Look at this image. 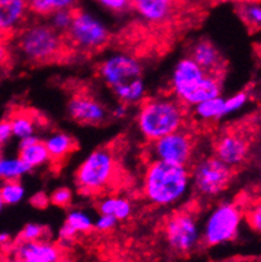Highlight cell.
I'll list each match as a JSON object with an SVG mask.
<instances>
[{
    "label": "cell",
    "instance_id": "7a4b0ae2",
    "mask_svg": "<svg viewBox=\"0 0 261 262\" xmlns=\"http://www.w3.org/2000/svg\"><path fill=\"white\" fill-rule=\"evenodd\" d=\"M100 79L119 103L136 104L145 99L146 86L140 61L127 53H116L102 61L98 69Z\"/></svg>",
    "mask_w": 261,
    "mask_h": 262
},
{
    "label": "cell",
    "instance_id": "b9f144b4",
    "mask_svg": "<svg viewBox=\"0 0 261 262\" xmlns=\"http://www.w3.org/2000/svg\"><path fill=\"white\" fill-rule=\"evenodd\" d=\"M56 262H71V261H70V260H68V258H62V257H60V258H58V260L56 261Z\"/></svg>",
    "mask_w": 261,
    "mask_h": 262
},
{
    "label": "cell",
    "instance_id": "3957f363",
    "mask_svg": "<svg viewBox=\"0 0 261 262\" xmlns=\"http://www.w3.org/2000/svg\"><path fill=\"white\" fill-rule=\"evenodd\" d=\"M141 103L137 125L148 142L177 132L185 125V105L174 96L143 99Z\"/></svg>",
    "mask_w": 261,
    "mask_h": 262
},
{
    "label": "cell",
    "instance_id": "f6af8a7d",
    "mask_svg": "<svg viewBox=\"0 0 261 262\" xmlns=\"http://www.w3.org/2000/svg\"><path fill=\"white\" fill-rule=\"evenodd\" d=\"M15 262H27V261H19V260H15Z\"/></svg>",
    "mask_w": 261,
    "mask_h": 262
},
{
    "label": "cell",
    "instance_id": "44dd1931",
    "mask_svg": "<svg viewBox=\"0 0 261 262\" xmlns=\"http://www.w3.org/2000/svg\"><path fill=\"white\" fill-rule=\"evenodd\" d=\"M100 214L113 215L117 221H124L132 213V205L127 199L118 196H106L98 204Z\"/></svg>",
    "mask_w": 261,
    "mask_h": 262
},
{
    "label": "cell",
    "instance_id": "e575fe53",
    "mask_svg": "<svg viewBox=\"0 0 261 262\" xmlns=\"http://www.w3.org/2000/svg\"><path fill=\"white\" fill-rule=\"evenodd\" d=\"M13 137L12 127L8 119L0 120V147L4 146Z\"/></svg>",
    "mask_w": 261,
    "mask_h": 262
},
{
    "label": "cell",
    "instance_id": "4dcf8cb0",
    "mask_svg": "<svg viewBox=\"0 0 261 262\" xmlns=\"http://www.w3.org/2000/svg\"><path fill=\"white\" fill-rule=\"evenodd\" d=\"M50 202L56 207H69L73 202V192L68 188H58L50 195Z\"/></svg>",
    "mask_w": 261,
    "mask_h": 262
},
{
    "label": "cell",
    "instance_id": "6da1fadb",
    "mask_svg": "<svg viewBox=\"0 0 261 262\" xmlns=\"http://www.w3.org/2000/svg\"><path fill=\"white\" fill-rule=\"evenodd\" d=\"M191 185L190 168L154 160L143 178V196L156 207H169L183 199Z\"/></svg>",
    "mask_w": 261,
    "mask_h": 262
},
{
    "label": "cell",
    "instance_id": "ffe728a7",
    "mask_svg": "<svg viewBox=\"0 0 261 262\" xmlns=\"http://www.w3.org/2000/svg\"><path fill=\"white\" fill-rule=\"evenodd\" d=\"M193 114L201 122H214L225 118V99L222 96L202 101L193 106Z\"/></svg>",
    "mask_w": 261,
    "mask_h": 262
},
{
    "label": "cell",
    "instance_id": "e0dca14e",
    "mask_svg": "<svg viewBox=\"0 0 261 262\" xmlns=\"http://www.w3.org/2000/svg\"><path fill=\"white\" fill-rule=\"evenodd\" d=\"M28 13V0H0V28L10 36L22 27Z\"/></svg>",
    "mask_w": 261,
    "mask_h": 262
},
{
    "label": "cell",
    "instance_id": "cb8c5ba5",
    "mask_svg": "<svg viewBox=\"0 0 261 262\" xmlns=\"http://www.w3.org/2000/svg\"><path fill=\"white\" fill-rule=\"evenodd\" d=\"M31 170L32 168L19 157H14V159L0 157V180H20Z\"/></svg>",
    "mask_w": 261,
    "mask_h": 262
},
{
    "label": "cell",
    "instance_id": "d590c367",
    "mask_svg": "<svg viewBox=\"0 0 261 262\" xmlns=\"http://www.w3.org/2000/svg\"><path fill=\"white\" fill-rule=\"evenodd\" d=\"M76 236H78V233H76V232L74 231V229L71 228L68 223H65L62 227H61V229H60L61 242H71V241L75 238Z\"/></svg>",
    "mask_w": 261,
    "mask_h": 262
},
{
    "label": "cell",
    "instance_id": "7dc6e473",
    "mask_svg": "<svg viewBox=\"0 0 261 262\" xmlns=\"http://www.w3.org/2000/svg\"><path fill=\"white\" fill-rule=\"evenodd\" d=\"M0 262H2V261H0Z\"/></svg>",
    "mask_w": 261,
    "mask_h": 262
},
{
    "label": "cell",
    "instance_id": "ee69618b",
    "mask_svg": "<svg viewBox=\"0 0 261 262\" xmlns=\"http://www.w3.org/2000/svg\"><path fill=\"white\" fill-rule=\"evenodd\" d=\"M185 2H189V3H195V2H199V0H185Z\"/></svg>",
    "mask_w": 261,
    "mask_h": 262
},
{
    "label": "cell",
    "instance_id": "484cf974",
    "mask_svg": "<svg viewBox=\"0 0 261 262\" xmlns=\"http://www.w3.org/2000/svg\"><path fill=\"white\" fill-rule=\"evenodd\" d=\"M26 195V189L19 180L3 181L0 186V198L4 204L15 205L23 200Z\"/></svg>",
    "mask_w": 261,
    "mask_h": 262
},
{
    "label": "cell",
    "instance_id": "ac0fdd59",
    "mask_svg": "<svg viewBox=\"0 0 261 262\" xmlns=\"http://www.w3.org/2000/svg\"><path fill=\"white\" fill-rule=\"evenodd\" d=\"M18 157L22 159L31 168L38 167L50 161L49 152H47L45 142L39 141L34 135L19 140V156Z\"/></svg>",
    "mask_w": 261,
    "mask_h": 262
},
{
    "label": "cell",
    "instance_id": "1f68e13d",
    "mask_svg": "<svg viewBox=\"0 0 261 262\" xmlns=\"http://www.w3.org/2000/svg\"><path fill=\"white\" fill-rule=\"evenodd\" d=\"M97 2L108 12L117 13V14L126 13L130 9V0H97Z\"/></svg>",
    "mask_w": 261,
    "mask_h": 262
},
{
    "label": "cell",
    "instance_id": "8d00e7d4",
    "mask_svg": "<svg viewBox=\"0 0 261 262\" xmlns=\"http://www.w3.org/2000/svg\"><path fill=\"white\" fill-rule=\"evenodd\" d=\"M50 199L44 194V192H38V194L34 195L31 199V203L37 208H45L47 204H49Z\"/></svg>",
    "mask_w": 261,
    "mask_h": 262
},
{
    "label": "cell",
    "instance_id": "9c48e42d",
    "mask_svg": "<svg viewBox=\"0 0 261 262\" xmlns=\"http://www.w3.org/2000/svg\"><path fill=\"white\" fill-rule=\"evenodd\" d=\"M165 236L170 247L178 253H189L202 241V231L195 215L186 210L172 214L165 224Z\"/></svg>",
    "mask_w": 261,
    "mask_h": 262
},
{
    "label": "cell",
    "instance_id": "83f0119b",
    "mask_svg": "<svg viewBox=\"0 0 261 262\" xmlns=\"http://www.w3.org/2000/svg\"><path fill=\"white\" fill-rule=\"evenodd\" d=\"M74 9H61L56 10L49 15L50 18V26L58 32L60 34H65L68 29L70 28L71 22H73Z\"/></svg>",
    "mask_w": 261,
    "mask_h": 262
},
{
    "label": "cell",
    "instance_id": "f35d334b",
    "mask_svg": "<svg viewBox=\"0 0 261 262\" xmlns=\"http://www.w3.org/2000/svg\"><path fill=\"white\" fill-rule=\"evenodd\" d=\"M5 42H3V43H0V65L2 63H4L5 61H7L8 56H9V52H8L7 47H5Z\"/></svg>",
    "mask_w": 261,
    "mask_h": 262
},
{
    "label": "cell",
    "instance_id": "74e56055",
    "mask_svg": "<svg viewBox=\"0 0 261 262\" xmlns=\"http://www.w3.org/2000/svg\"><path fill=\"white\" fill-rule=\"evenodd\" d=\"M112 114H113L114 118H123L127 114V105L126 104L119 103V105H117L116 108L113 109V113Z\"/></svg>",
    "mask_w": 261,
    "mask_h": 262
},
{
    "label": "cell",
    "instance_id": "60d3db41",
    "mask_svg": "<svg viewBox=\"0 0 261 262\" xmlns=\"http://www.w3.org/2000/svg\"><path fill=\"white\" fill-rule=\"evenodd\" d=\"M7 37H9V34L5 33V32L0 28V41H5V39H7Z\"/></svg>",
    "mask_w": 261,
    "mask_h": 262
},
{
    "label": "cell",
    "instance_id": "8fae6325",
    "mask_svg": "<svg viewBox=\"0 0 261 262\" xmlns=\"http://www.w3.org/2000/svg\"><path fill=\"white\" fill-rule=\"evenodd\" d=\"M250 149H251V141L246 132L233 128L226 130L215 138L213 156L235 170V167L245 164L250 155Z\"/></svg>",
    "mask_w": 261,
    "mask_h": 262
},
{
    "label": "cell",
    "instance_id": "5b68a950",
    "mask_svg": "<svg viewBox=\"0 0 261 262\" xmlns=\"http://www.w3.org/2000/svg\"><path fill=\"white\" fill-rule=\"evenodd\" d=\"M65 41L75 50L94 53L103 50L111 41V32L106 24L93 13L74 9L73 22L65 34Z\"/></svg>",
    "mask_w": 261,
    "mask_h": 262
},
{
    "label": "cell",
    "instance_id": "277c9868",
    "mask_svg": "<svg viewBox=\"0 0 261 262\" xmlns=\"http://www.w3.org/2000/svg\"><path fill=\"white\" fill-rule=\"evenodd\" d=\"M18 48L29 62L51 63L65 55L68 43L50 24H33L20 32Z\"/></svg>",
    "mask_w": 261,
    "mask_h": 262
},
{
    "label": "cell",
    "instance_id": "d4e9b609",
    "mask_svg": "<svg viewBox=\"0 0 261 262\" xmlns=\"http://www.w3.org/2000/svg\"><path fill=\"white\" fill-rule=\"evenodd\" d=\"M8 120L10 123V127H12L13 137L22 140L28 136H33L34 129H36V122H34L32 114H27L25 112L13 113Z\"/></svg>",
    "mask_w": 261,
    "mask_h": 262
},
{
    "label": "cell",
    "instance_id": "7c38bea8",
    "mask_svg": "<svg viewBox=\"0 0 261 262\" xmlns=\"http://www.w3.org/2000/svg\"><path fill=\"white\" fill-rule=\"evenodd\" d=\"M204 76H206V72L202 70L189 56L182 58L175 65L171 75L170 86H171L172 96L186 106L191 94L198 88L199 82Z\"/></svg>",
    "mask_w": 261,
    "mask_h": 262
},
{
    "label": "cell",
    "instance_id": "2e32d148",
    "mask_svg": "<svg viewBox=\"0 0 261 262\" xmlns=\"http://www.w3.org/2000/svg\"><path fill=\"white\" fill-rule=\"evenodd\" d=\"M15 260L27 262H56L61 257L60 248L45 239L20 241L14 247Z\"/></svg>",
    "mask_w": 261,
    "mask_h": 262
},
{
    "label": "cell",
    "instance_id": "30bf717a",
    "mask_svg": "<svg viewBox=\"0 0 261 262\" xmlns=\"http://www.w3.org/2000/svg\"><path fill=\"white\" fill-rule=\"evenodd\" d=\"M154 160L189 166L194 155V138L184 128L151 142Z\"/></svg>",
    "mask_w": 261,
    "mask_h": 262
},
{
    "label": "cell",
    "instance_id": "f1b7e54d",
    "mask_svg": "<svg viewBox=\"0 0 261 262\" xmlns=\"http://www.w3.org/2000/svg\"><path fill=\"white\" fill-rule=\"evenodd\" d=\"M250 94L246 90H242V92L237 93V94L230 96V98L225 99V114L228 116V114L233 113V112L240 111L242 106H245L249 101Z\"/></svg>",
    "mask_w": 261,
    "mask_h": 262
},
{
    "label": "cell",
    "instance_id": "603a6c76",
    "mask_svg": "<svg viewBox=\"0 0 261 262\" xmlns=\"http://www.w3.org/2000/svg\"><path fill=\"white\" fill-rule=\"evenodd\" d=\"M79 0H28L29 12L42 17H49L56 10L75 9Z\"/></svg>",
    "mask_w": 261,
    "mask_h": 262
},
{
    "label": "cell",
    "instance_id": "d6a6232c",
    "mask_svg": "<svg viewBox=\"0 0 261 262\" xmlns=\"http://www.w3.org/2000/svg\"><path fill=\"white\" fill-rule=\"evenodd\" d=\"M118 221L113 215L109 214H100L97 221L94 222V228L100 232H108L113 229L117 226Z\"/></svg>",
    "mask_w": 261,
    "mask_h": 262
},
{
    "label": "cell",
    "instance_id": "ba28073f",
    "mask_svg": "<svg viewBox=\"0 0 261 262\" xmlns=\"http://www.w3.org/2000/svg\"><path fill=\"white\" fill-rule=\"evenodd\" d=\"M233 178V168L215 156L199 160L190 170L191 185L198 195L203 198H214L222 194Z\"/></svg>",
    "mask_w": 261,
    "mask_h": 262
},
{
    "label": "cell",
    "instance_id": "f546056e",
    "mask_svg": "<svg viewBox=\"0 0 261 262\" xmlns=\"http://www.w3.org/2000/svg\"><path fill=\"white\" fill-rule=\"evenodd\" d=\"M45 234H46V228L44 226L37 223H28L19 233V239L23 242L44 239Z\"/></svg>",
    "mask_w": 261,
    "mask_h": 262
},
{
    "label": "cell",
    "instance_id": "52a82bcc",
    "mask_svg": "<svg viewBox=\"0 0 261 262\" xmlns=\"http://www.w3.org/2000/svg\"><path fill=\"white\" fill-rule=\"evenodd\" d=\"M242 223V210L236 203L225 202L212 210L202 229V242L220 246L237 237Z\"/></svg>",
    "mask_w": 261,
    "mask_h": 262
},
{
    "label": "cell",
    "instance_id": "ab89813d",
    "mask_svg": "<svg viewBox=\"0 0 261 262\" xmlns=\"http://www.w3.org/2000/svg\"><path fill=\"white\" fill-rule=\"evenodd\" d=\"M10 236L8 233H0V246L4 247V246H8L10 243Z\"/></svg>",
    "mask_w": 261,
    "mask_h": 262
},
{
    "label": "cell",
    "instance_id": "7402d4cb",
    "mask_svg": "<svg viewBox=\"0 0 261 262\" xmlns=\"http://www.w3.org/2000/svg\"><path fill=\"white\" fill-rule=\"evenodd\" d=\"M236 13L247 28L256 31L261 24V7L257 0H241L236 5Z\"/></svg>",
    "mask_w": 261,
    "mask_h": 262
},
{
    "label": "cell",
    "instance_id": "9a60e30c",
    "mask_svg": "<svg viewBox=\"0 0 261 262\" xmlns=\"http://www.w3.org/2000/svg\"><path fill=\"white\" fill-rule=\"evenodd\" d=\"M189 57L206 74L222 77L225 72V57L212 41L201 38L191 45Z\"/></svg>",
    "mask_w": 261,
    "mask_h": 262
},
{
    "label": "cell",
    "instance_id": "d6986e66",
    "mask_svg": "<svg viewBox=\"0 0 261 262\" xmlns=\"http://www.w3.org/2000/svg\"><path fill=\"white\" fill-rule=\"evenodd\" d=\"M45 146L49 152L50 161L53 164H62L75 151L78 143L68 133L57 132L45 141Z\"/></svg>",
    "mask_w": 261,
    "mask_h": 262
},
{
    "label": "cell",
    "instance_id": "7bdbcfd3",
    "mask_svg": "<svg viewBox=\"0 0 261 262\" xmlns=\"http://www.w3.org/2000/svg\"><path fill=\"white\" fill-rule=\"evenodd\" d=\"M4 202H3V199L2 198H0V213H2V210H3V207H4Z\"/></svg>",
    "mask_w": 261,
    "mask_h": 262
},
{
    "label": "cell",
    "instance_id": "4fadbf2b",
    "mask_svg": "<svg viewBox=\"0 0 261 262\" xmlns=\"http://www.w3.org/2000/svg\"><path fill=\"white\" fill-rule=\"evenodd\" d=\"M68 113L76 123L84 125H98L106 119L105 106L93 95L78 93L68 103Z\"/></svg>",
    "mask_w": 261,
    "mask_h": 262
},
{
    "label": "cell",
    "instance_id": "836d02e7",
    "mask_svg": "<svg viewBox=\"0 0 261 262\" xmlns=\"http://www.w3.org/2000/svg\"><path fill=\"white\" fill-rule=\"evenodd\" d=\"M247 222L251 226L252 229H256L257 232H260L261 229V207L260 203H257L251 210L247 212Z\"/></svg>",
    "mask_w": 261,
    "mask_h": 262
},
{
    "label": "cell",
    "instance_id": "4316f807",
    "mask_svg": "<svg viewBox=\"0 0 261 262\" xmlns=\"http://www.w3.org/2000/svg\"><path fill=\"white\" fill-rule=\"evenodd\" d=\"M65 223H68L76 233H86L94 228V222L92 221L89 214L80 209L71 210L68 214Z\"/></svg>",
    "mask_w": 261,
    "mask_h": 262
},
{
    "label": "cell",
    "instance_id": "8992f818",
    "mask_svg": "<svg viewBox=\"0 0 261 262\" xmlns=\"http://www.w3.org/2000/svg\"><path fill=\"white\" fill-rule=\"evenodd\" d=\"M116 159L111 149L98 148L82 161L75 172V183L81 194H98L112 183Z\"/></svg>",
    "mask_w": 261,
    "mask_h": 262
},
{
    "label": "cell",
    "instance_id": "bcb514c9",
    "mask_svg": "<svg viewBox=\"0 0 261 262\" xmlns=\"http://www.w3.org/2000/svg\"><path fill=\"white\" fill-rule=\"evenodd\" d=\"M3 42H5V41H0V43H3Z\"/></svg>",
    "mask_w": 261,
    "mask_h": 262
},
{
    "label": "cell",
    "instance_id": "5bb4252c",
    "mask_svg": "<svg viewBox=\"0 0 261 262\" xmlns=\"http://www.w3.org/2000/svg\"><path fill=\"white\" fill-rule=\"evenodd\" d=\"M130 9L143 22L160 26L172 19L178 9V0H130Z\"/></svg>",
    "mask_w": 261,
    "mask_h": 262
}]
</instances>
